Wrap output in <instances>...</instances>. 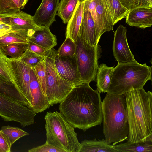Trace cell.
Listing matches in <instances>:
<instances>
[{"instance_id":"6da1fadb","label":"cell","mask_w":152,"mask_h":152,"mask_svg":"<svg viewBox=\"0 0 152 152\" xmlns=\"http://www.w3.org/2000/svg\"><path fill=\"white\" fill-rule=\"evenodd\" d=\"M100 94L89 83L74 86L60 103V112L74 128L84 132L100 125L103 117Z\"/></svg>"},{"instance_id":"7a4b0ae2","label":"cell","mask_w":152,"mask_h":152,"mask_svg":"<svg viewBox=\"0 0 152 152\" xmlns=\"http://www.w3.org/2000/svg\"><path fill=\"white\" fill-rule=\"evenodd\" d=\"M129 134L127 141L145 140L152 133V93L142 88L126 92Z\"/></svg>"},{"instance_id":"3957f363","label":"cell","mask_w":152,"mask_h":152,"mask_svg":"<svg viewBox=\"0 0 152 152\" xmlns=\"http://www.w3.org/2000/svg\"><path fill=\"white\" fill-rule=\"evenodd\" d=\"M103 132L108 144L128 140L129 125L125 94L107 93L102 103Z\"/></svg>"},{"instance_id":"277c9868","label":"cell","mask_w":152,"mask_h":152,"mask_svg":"<svg viewBox=\"0 0 152 152\" xmlns=\"http://www.w3.org/2000/svg\"><path fill=\"white\" fill-rule=\"evenodd\" d=\"M152 66L142 64L135 60L132 62L118 63L114 67L107 93L121 94L131 88L141 89L152 80Z\"/></svg>"},{"instance_id":"5b68a950","label":"cell","mask_w":152,"mask_h":152,"mask_svg":"<svg viewBox=\"0 0 152 152\" xmlns=\"http://www.w3.org/2000/svg\"><path fill=\"white\" fill-rule=\"evenodd\" d=\"M44 119L46 142L66 152H78L80 143L77 137V133L61 113L47 112Z\"/></svg>"},{"instance_id":"8992f818","label":"cell","mask_w":152,"mask_h":152,"mask_svg":"<svg viewBox=\"0 0 152 152\" xmlns=\"http://www.w3.org/2000/svg\"><path fill=\"white\" fill-rule=\"evenodd\" d=\"M56 51L51 49L44 59L46 78L43 93L50 106L61 103L74 87L63 78L57 71L54 61Z\"/></svg>"},{"instance_id":"52a82bcc","label":"cell","mask_w":152,"mask_h":152,"mask_svg":"<svg viewBox=\"0 0 152 152\" xmlns=\"http://www.w3.org/2000/svg\"><path fill=\"white\" fill-rule=\"evenodd\" d=\"M75 43V54L81 81L89 84L96 80L98 61L101 57L102 50L98 44L91 48L85 46L78 36Z\"/></svg>"},{"instance_id":"ba28073f","label":"cell","mask_w":152,"mask_h":152,"mask_svg":"<svg viewBox=\"0 0 152 152\" xmlns=\"http://www.w3.org/2000/svg\"><path fill=\"white\" fill-rule=\"evenodd\" d=\"M36 114L28 107L0 93V116L4 121L17 122L24 127L34 124Z\"/></svg>"},{"instance_id":"9c48e42d","label":"cell","mask_w":152,"mask_h":152,"mask_svg":"<svg viewBox=\"0 0 152 152\" xmlns=\"http://www.w3.org/2000/svg\"><path fill=\"white\" fill-rule=\"evenodd\" d=\"M3 57L15 88L24 97L28 107L32 109V98L30 89L31 68L19 59H12L4 54Z\"/></svg>"},{"instance_id":"30bf717a","label":"cell","mask_w":152,"mask_h":152,"mask_svg":"<svg viewBox=\"0 0 152 152\" xmlns=\"http://www.w3.org/2000/svg\"><path fill=\"white\" fill-rule=\"evenodd\" d=\"M0 20L10 26L12 29L23 33L28 38L36 30L43 27L37 25L32 16L20 10L0 14Z\"/></svg>"},{"instance_id":"8fae6325","label":"cell","mask_w":152,"mask_h":152,"mask_svg":"<svg viewBox=\"0 0 152 152\" xmlns=\"http://www.w3.org/2000/svg\"><path fill=\"white\" fill-rule=\"evenodd\" d=\"M56 51L54 58L56 68L61 77L74 86L83 83L79 72L76 55L62 56Z\"/></svg>"},{"instance_id":"7c38bea8","label":"cell","mask_w":152,"mask_h":152,"mask_svg":"<svg viewBox=\"0 0 152 152\" xmlns=\"http://www.w3.org/2000/svg\"><path fill=\"white\" fill-rule=\"evenodd\" d=\"M84 7L90 13L95 25L96 34L99 41L104 33L113 30V26L107 21L102 0H86Z\"/></svg>"},{"instance_id":"4fadbf2b","label":"cell","mask_w":152,"mask_h":152,"mask_svg":"<svg viewBox=\"0 0 152 152\" xmlns=\"http://www.w3.org/2000/svg\"><path fill=\"white\" fill-rule=\"evenodd\" d=\"M126 32V28L120 25L114 33L113 50L118 63L129 62L135 60L128 43Z\"/></svg>"},{"instance_id":"5bb4252c","label":"cell","mask_w":152,"mask_h":152,"mask_svg":"<svg viewBox=\"0 0 152 152\" xmlns=\"http://www.w3.org/2000/svg\"><path fill=\"white\" fill-rule=\"evenodd\" d=\"M60 0H42L33 16L36 23L42 27H50L56 21Z\"/></svg>"},{"instance_id":"9a60e30c","label":"cell","mask_w":152,"mask_h":152,"mask_svg":"<svg viewBox=\"0 0 152 152\" xmlns=\"http://www.w3.org/2000/svg\"><path fill=\"white\" fill-rule=\"evenodd\" d=\"M78 36L83 44L87 47H94L99 42L97 39L94 23L90 13L84 7Z\"/></svg>"},{"instance_id":"2e32d148","label":"cell","mask_w":152,"mask_h":152,"mask_svg":"<svg viewBox=\"0 0 152 152\" xmlns=\"http://www.w3.org/2000/svg\"><path fill=\"white\" fill-rule=\"evenodd\" d=\"M30 89L32 98V110L36 114L45 110L50 107L44 94L34 70L30 72Z\"/></svg>"},{"instance_id":"e0dca14e","label":"cell","mask_w":152,"mask_h":152,"mask_svg":"<svg viewBox=\"0 0 152 152\" xmlns=\"http://www.w3.org/2000/svg\"><path fill=\"white\" fill-rule=\"evenodd\" d=\"M126 22L129 25L145 28L152 25V7H142L129 12Z\"/></svg>"},{"instance_id":"ac0fdd59","label":"cell","mask_w":152,"mask_h":152,"mask_svg":"<svg viewBox=\"0 0 152 152\" xmlns=\"http://www.w3.org/2000/svg\"><path fill=\"white\" fill-rule=\"evenodd\" d=\"M102 1L107 19L111 25L114 26L121 19L126 18L129 11L119 0Z\"/></svg>"},{"instance_id":"d6986e66","label":"cell","mask_w":152,"mask_h":152,"mask_svg":"<svg viewBox=\"0 0 152 152\" xmlns=\"http://www.w3.org/2000/svg\"><path fill=\"white\" fill-rule=\"evenodd\" d=\"M28 41L48 50L57 45L56 36L51 32L49 27H43L36 30L29 38Z\"/></svg>"},{"instance_id":"ffe728a7","label":"cell","mask_w":152,"mask_h":152,"mask_svg":"<svg viewBox=\"0 0 152 152\" xmlns=\"http://www.w3.org/2000/svg\"><path fill=\"white\" fill-rule=\"evenodd\" d=\"M84 10V3L80 0L74 12L68 22L66 30V38L69 37L75 42L78 36Z\"/></svg>"},{"instance_id":"44dd1931","label":"cell","mask_w":152,"mask_h":152,"mask_svg":"<svg viewBox=\"0 0 152 152\" xmlns=\"http://www.w3.org/2000/svg\"><path fill=\"white\" fill-rule=\"evenodd\" d=\"M112 146L117 152H152V133L144 140L135 142L127 141Z\"/></svg>"},{"instance_id":"7402d4cb","label":"cell","mask_w":152,"mask_h":152,"mask_svg":"<svg viewBox=\"0 0 152 152\" xmlns=\"http://www.w3.org/2000/svg\"><path fill=\"white\" fill-rule=\"evenodd\" d=\"M113 68V66L108 67L104 63L98 66L96 80L97 89L100 93L108 92Z\"/></svg>"},{"instance_id":"603a6c76","label":"cell","mask_w":152,"mask_h":152,"mask_svg":"<svg viewBox=\"0 0 152 152\" xmlns=\"http://www.w3.org/2000/svg\"><path fill=\"white\" fill-rule=\"evenodd\" d=\"M78 152H117L112 145L108 144L104 140H84L80 143Z\"/></svg>"},{"instance_id":"cb8c5ba5","label":"cell","mask_w":152,"mask_h":152,"mask_svg":"<svg viewBox=\"0 0 152 152\" xmlns=\"http://www.w3.org/2000/svg\"><path fill=\"white\" fill-rule=\"evenodd\" d=\"M80 0H60L56 15L63 22L66 24L72 17L76 7Z\"/></svg>"},{"instance_id":"d4e9b609","label":"cell","mask_w":152,"mask_h":152,"mask_svg":"<svg viewBox=\"0 0 152 152\" xmlns=\"http://www.w3.org/2000/svg\"><path fill=\"white\" fill-rule=\"evenodd\" d=\"M28 48V44L15 43L0 45V50L6 56L18 59Z\"/></svg>"},{"instance_id":"484cf974","label":"cell","mask_w":152,"mask_h":152,"mask_svg":"<svg viewBox=\"0 0 152 152\" xmlns=\"http://www.w3.org/2000/svg\"><path fill=\"white\" fill-rule=\"evenodd\" d=\"M28 38L19 31H14L6 34L0 39V45L15 43L28 44Z\"/></svg>"},{"instance_id":"4316f807","label":"cell","mask_w":152,"mask_h":152,"mask_svg":"<svg viewBox=\"0 0 152 152\" xmlns=\"http://www.w3.org/2000/svg\"><path fill=\"white\" fill-rule=\"evenodd\" d=\"M0 93L26 106H27L24 97L14 87L8 86L0 82Z\"/></svg>"},{"instance_id":"83f0119b","label":"cell","mask_w":152,"mask_h":152,"mask_svg":"<svg viewBox=\"0 0 152 152\" xmlns=\"http://www.w3.org/2000/svg\"><path fill=\"white\" fill-rule=\"evenodd\" d=\"M1 130L7 137L12 145L19 139L29 135V133L19 128L9 126H2Z\"/></svg>"},{"instance_id":"f1b7e54d","label":"cell","mask_w":152,"mask_h":152,"mask_svg":"<svg viewBox=\"0 0 152 152\" xmlns=\"http://www.w3.org/2000/svg\"><path fill=\"white\" fill-rule=\"evenodd\" d=\"M0 82L8 86L14 87L16 88L11 78L7 63L4 58L3 54L0 50Z\"/></svg>"},{"instance_id":"f546056e","label":"cell","mask_w":152,"mask_h":152,"mask_svg":"<svg viewBox=\"0 0 152 152\" xmlns=\"http://www.w3.org/2000/svg\"><path fill=\"white\" fill-rule=\"evenodd\" d=\"M20 10V0H0V14L13 13Z\"/></svg>"},{"instance_id":"4dcf8cb0","label":"cell","mask_w":152,"mask_h":152,"mask_svg":"<svg viewBox=\"0 0 152 152\" xmlns=\"http://www.w3.org/2000/svg\"><path fill=\"white\" fill-rule=\"evenodd\" d=\"M44 58L31 51L28 48L19 59L31 68H33L43 61Z\"/></svg>"},{"instance_id":"1f68e13d","label":"cell","mask_w":152,"mask_h":152,"mask_svg":"<svg viewBox=\"0 0 152 152\" xmlns=\"http://www.w3.org/2000/svg\"><path fill=\"white\" fill-rule=\"evenodd\" d=\"M76 45L75 42L68 37L56 51L57 54L62 56H71L75 54Z\"/></svg>"},{"instance_id":"d6a6232c","label":"cell","mask_w":152,"mask_h":152,"mask_svg":"<svg viewBox=\"0 0 152 152\" xmlns=\"http://www.w3.org/2000/svg\"><path fill=\"white\" fill-rule=\"evenodd\" d=\"M121 4L129 11L142 7H152L148 0H119Z\"/></svg>"},{"instance_id":"836d02e7","label":"cell","mask_w":152,"mask_h":152,"mask_svg":"<svg viewBox=\"0 0 152 152\" xmlns=\"http://www.w3.org/2000/svg\"><path fill=\"white\" fill-rule=\"evenodd\" d=\"M33 68L43 93L45 88L46 78L44 60L37 64Z\"/></svg>"},{"instance_id":"e575fe53","label":"cell","mask_w":152,"mask_h":152,"mask_svg":"<svg viewBox=\"0 0 152 152\" xmlns=\"http://www.w3.org/2000/svg\"><path fill=\"white\" fill-rule=\"evenodd\" d=\"M28 152H66L61 149L58 148L46 142L43 145L34 147L28 151Z\"/></svg>"},{"instance_id":"d590c367","label":"cell","mask_w":152,"mask_h":152,"mask_svg":"<svg viewBox=\"0 0 152 152\" xmlns=\"http://www.w3.org/2000/svg\"><path fill=\"white\" fill-rule=\"evenodd\" d=\"M28 48L30 50L44 57L48 54L51 50H48L45 48L30 41H28Z\"/></svg>"},{"instance_id":"8d00e7d4","label":"cell","mask_w":152,"mask_h":152,"mask_svg":"<svg viewBox=\"0 0 152 152\" xmlns=\"http://www.w3.org/2000/svg\"><path fill=\"white\" fill-rule=\"evenodd\" d=\"M12 145L6 135L0 130V152H10Z\"/></svg>"},{"instance_id":"74e56055","label":"cell","mask_w":152,"mask_h":152,"mask_svg":"<svg viewBox=\"0 0 152 152\" xmlns=\"http://www.w3.org/2000/svg\"><path fill=\"white\" fill-rule=\"evenodd\" d=\"M11 29L10 26L4 23L0 20V31H9Z\"/></svg>"},{"instance_id":"f35d334b","label":"cell","mask_w":152,"mask_h":152,"mask_svg":"<svg viewBox=\"0 0 152 152\" xmlns=\"http://www.w3.org/2000/svg\"><path fill=\"white\" fill-rule=\"evenodd\" d=\"M14 31H15L11 29V30L9 31H0V39L2 37L4 36L5 35L7 34H8L10 33L14 32Z\"/></svg>"},{"instance_id":"ab89813d","label":"cell","mask_w":152,"mask_h":152,"mask_svg":"<svg viewBox=\"0 0 152 152\" xmlns=\"http://www.w3.org/2000/svg\"><path fill=\"white\" fill-rule=\"evenodd\" d=\"M28 1V0H20L21 4V9L24 8L25 5Z\"/></svg>"},{"instance_id":"60d3db41","label":"cell","mask_w":152,"mask_h":152,"mask_svg":"<svg viewBox=\"0 0 152 152\" xmlns=\"http://www.w3.org/2000/svg\"><path fill=\"white\" fill-rule=\"evenodd\" d=\"M82 2H84L86 0H80Z\"/></svg>"},{"instance_id":"b9f144b4","label":"cell","mask_w":152,"mask_h":152,"mask_svg":"<svg viewBox=\"0 0 152 152\" xmlns=\"http://www.w3.org/2000/svg\"><path fill=\"white\" fill-rule=\"evenodd\" d=\"M148 0L151 4H152V0Z\"/></svg>"}]
</instances>
